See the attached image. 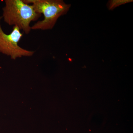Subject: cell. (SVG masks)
Listing matches in <instances>:
<instances>
[{
  "instance_id": "cell-1",
  "label": "cell",
  "mask_w": 133,
  "mask_h": 133,
  "mask_svg": "<svg viewBox=\"0 0 133 133\" xmlns=\"http://www.w3.org/2000/svg\"><path fill=\"white\" fill-rule=\"evenodd\" d=\"M3 8L2 18L10 26H17L26 34L31 30L30 23L36 21L41 16L37 13L33 6L25 3L23 0H5Z\"/></svg>"
},
{
  "instance_id": "cell-2",
  "label": "cell",
  "mask_w": 133,
  "mask_h": 133,
  "mask_svg": "<svg viewBox=\"0 0 133 133\" xmlns=\"http://www.w3.org/2000/svg\"><path fill=\"white\" fill-rule=\"evenodd\" d=\"M25 3L33 6L37 13L43 15L44 19L31 27V30L51 29L57 19L66 14L71 7L62 0H23Z\"/></svg>"
},
{
  "instance_id": "cell-3",
  "label": "cell",
  "mask_w": 133,
  "mask_h": 133,
  "mask_svg": "<svg viewBox=\"0 0 133 133\" xmlns=\"http://www.w3.org/2000/svg\"><path fill=\"white\" fill-rule=\"evenodd\" d=\"M2 19V16H0V52L13 59L33 56L35 51L23 49L18 44L23 35L17 26H14L9 34L3 31L1 25Z\"/></svg>"
},
{
  "instance_id": "cell-4",
  "label": "cell",
  "mask_w": 133,
  "mask_h": 133,
  "mask_svg": "<svg viewBox=\"0 0 133 133\" xmlns=\"http://www.w3.org/2000/svg\"><path fill=\"white\" fill-rule=\"evenodd\" d=\"M132 1L129 0H119V1H112L109 2L108 8L109 9L111 10L114 9L116 7L120 5L124 4L125 3H127L129 2H131Z\"/></svg>"
}]
</instances>
